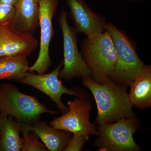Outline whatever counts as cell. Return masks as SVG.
<instances>
[{
    "label": "cell",
    "instance_id": "cell-1",
    "mask_svg": "<svg viewBox=\"0 0 151 151\" xmlns=\"http://www.w3.org/2000/svg\"><path fill=\"white\" fill-rule=\"evenodd\" d=\"M82 84L92 92L96 102L98 126L114 123L121 119L136 117L132 110L127 87L113 81L104 84L96 83L91 77H82Z\"/></svg>",
    "mask_w": 151,
    "mask_h": 151
},
{
    "label": "cell",
    "instance_id": "cell-2",
    "mask_svg": "<svg viewBox=\"0 0 151 151\" xmlns=\"http://www.w3.org/2000/svg\"><path fill=\"white\" fill-rule=\"evenodd\" d=\"M80 52L92 71L93 81L100 84L112 81L117 54L110 33L105 30L86 36Z\"/></svg>",
    "mask_w": 151,
    "mask_h": 151
},
{
    "label": "cell",
    "instance_id": "cell-3",
    "mask_svg": "<svg viewBox=\"0 0 151 151\" xmlns=\"http://www.w3.org/2000/svg\"><path fill=\"white\" fill-rule=\"evenodd\" d=\"M0 112L31 125L40 120L43 113H58L49 110L35 96L24 94L17 86L7 83L0 85Z\"/></svg>",
    "mask_w": 151,
    "mask_h": 151
},
{
    "label": "cell",
    "instance_id": "cell-4",
    "mask_svg": "<svg viewBox=\"0 0 151 151\" xmlns=\"http://www.w3.org/2000/svg\"><path fill=\"white\" fill-rule=\"evenodd\" d=\"M105 28L112 36L117 54L112 81L127 87L141 73L145 63L138 56L136 46L127 33L111 23H107Z\"/></svg>",
    "mask_w": 151,
    "mask_h": 151
},
{
    "label": "cell",
    "instance_id": "cell-5",
    "mask_svg": "<svg viewBox=\"0 0 151 151\" xmlns=\"http://www.w3.org/2000/svg\"><path fill=\"white\" fill-rule=\"evenodd\" d=\"M139 127L136 117L98 126L96 127L98 137L94 140V146L100 151H141L134 138Z\"/></svg>",
    "mask_w": 151,
    "mask_h": 151
},
{
    "label": "cell",
    "instance_id": "cell-6",
    "mask_svg": "<svg viewBox=\"0 0 151 151\" xmlns=\"http://www.w3.org/2000/svg\"><path fill=\"white\" fill-rule=\"evenodd\" d=\"M58 23L63 37V68L60 71L59 78L69 81L76 77H90L92 71L86 65L78 49L77 35L73 27L67 21V13L60 11Z\"/></svg>",
    "mask_w": 151,
    "mask_h": 151
},
{
    "label": "cell",
    "instance_id": "cell-7",
    "mask_svg": "<svg viewBox=\"0 0 151 151\" xmlns=\"http://www.w3.org/2000/svg\"><path fill=\"white\" fill-rule=\"evenodd\" d=\"M63 65V60L62 59L59 65L50 73L37 74L32 71H28L25 73L23 78L17 81L32 86L46 94L56 104L57 107L62 114L68 111V107L61 101V97L63 94L84 97L79 89H68L60 80L59 72Z\"/></svg>",
    "mask_w": 151,
    "mask_h": 151
},
{
    "label": "cell",
    "instance_id": "cell-8",
    "mask_svg": "<svg viewBox=\"0 0 151 151\" xmlns=\"http://www.w3.org/2000/svg\"><path fill=\"white\" fill-rule=\"evenodd\" d=\"M68 111L50 123L57 130H65L74 134H98L96 127L90 122L91 103L84 97H77L67 102Z\"/></svg>",
    "mask_w": 151,
    "mask_h": 151
},
{
    "label": "cell",
    "instance_id": "cell-9",
    "mask_svg": "<svg viewBox=\"0 0 151 151\" xmlns=\"http://www.w3.org/2000/svg\"><path fill=\"white\" fill-rule=\"evenodd\" d=\"M39 22L40 30V44L38 56L28 71L38 74L46 73L52 64L50 56V45L54 35L52 19L56 14L59 0H38Z\"/></svg>",
    "mask_w": 151,
    "mask_h": 151
},
{
    "label": "cell",
    "instance_id": "cell-10",
    "mask_svg": "<svg viewBox=\"0 0 151 151\" xmlns=\"http://www.w3.org/2000/svg\"><path fill=\"white\" fill-rule=\"evenodd\" d=\"M38 45L33 35L18 32L11 23L0 24V57H27L37 49Z\"/></svg>",
    "mask_w": 151,
    "mask_h": 151
},
{
    "label": "cell",
    "instance_id": "cell-11",
    "mask_svg": "<svg viewBox=\"0 0 151 151\" xmlns=\"http://www.w3.org/2000/svg\"><path fill=\"white\" fill-rule=\"evenodd\" d=\"M70 9V18L76 32L86 36L103 32L106 30L107 20L102 15L94 12L84 0H66Z\"/></svg>",
    "mask_w": 151,
    "mask_h": 151
},
{
    "label": "cell",
    "instance_id": "cell-12",
    "mask_svg": "<svg viewBox=\"0 0 151 151\" xmlns=\"http://www.w3.org/2000/svg\"><path fill=\"white\" fill-rule=\"evenodd\" d=\"M15 7L12 26L18 32L34 35L39 27L38 0H19Z\"/></svg>",
    "mask_w": 151,
    "mask_h": 151
},
{
    "label": "cell",
    "instance_id": "cell-13",
    "mask_svg": "<svg viewBox=\"0 0 151 151\" xmlns=\"http://www.w3.org/2000/svg\"><path fill=\"white\" fill-rule=\"evenodd\" d=\"M21 130L32 131L37 135L48 151H60L68 145L72 133L65 130H57L44 121H39L32 125L19 122Z\"/></svg>",
    "mask_w": 151,
    "mask_h": 151
},
{
    "label": "cell",
    "instance_id": "cell-14",
    "mask_svg": "<svg viewBox=\"0 0 151 151\" xmlns=\"http://www.w3.org/2000/svg\"><path fill=\"white\" fill-rule=\"evenodd\" d=\"M130 101L133 106L145 109L151 106V65H145L143 70L130 82Z\"/></svg>",
    "mask_w": 151,
    "mask_h": 151
},
{
    "label": "cell",
    "instance_id": "cell-15",
    "mask_svg": "<svg viewBox=\"0 0 151 151\" xmlns=\"http://www.w3.org/2000/svg\"><path fill=\"white\" fill-rule=\"evenodd\" d=\"M19 122L0 112V151H20L22 138Z\"/></svg>",
    "mask_w": 151,
    "mask_h": 151
},
{
    "label": "cell",
    "instance_id": "cell-16",
    "mask_svg": "<svg viewBox=\"0 0 151 151\" xmlns=\"http://www.w3.org/2000/svg\"><path fill=\"white\" fill-rule=\"evenodd\" d=\"M27 57L16 56L0 57V80L17 81L28 71Z\"/></svg>",
    "mask_w": 151,
    "mask_h": 151
},
{
    "label": "cell",
    "instance_id": "cell-17",
    "mask_svg": "<svg viewBox=\"0 0 151 151\" xmlns=\"http://www.w3.org/2000/svg\"><path fill=\"white\" fill-rule=\"evenodd\" d=\"M23 135L22 138V151H47L48 150L43 143L39 141V138L35 133L30 131L21 129Z\"/></svg>",
    "mask_w": 151,
    "mask_h": 151
},
{
    "label": "cell",
    "instance_id": "cell-18",
    "mask_svg": "<svg viewBox=\"0 0 151 151\" xmlns=\"http://www.w3.org/2000/svg\"><path fill=\"white\" fill-rule=\"evenodd\" d=\"M89 135L78 136L74 134L70 138L68 145L63 151H80L83 150L85 143L89 140Z\"/></svg>",
    "mask_w": 151,
    "mask_h": 151
},
{
    "label": "cell",
    "instance_id": "cell-19",
    "mask_svg": "<svg viewBox=\"0 0 151 151\" xmlns=\"http://www.w3.org/2000/svg\"><path fill=\"white\" fill-rule=\"evenodd\" d=\"M15 13L14 6L0 4V24L11 23Z\"/></svg>",
    "mask_w": 151,
    "mask_h": 151
},
{
    "label": "cell",
    "instance_id": "cell-20",
    "mask_svg": "<svg viewBox=\"0 0 151 151\" xmlns=\"http://www.w3.org/2000/svg\"><path fill=\"white\" fill-rule=\"evenodd\" d=\"M19 0H0V4L10 5L15 7Z\"/></svg>",
    "mask_w": 151,
    "mask_h": 151
}]
</instances>
